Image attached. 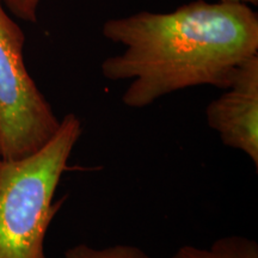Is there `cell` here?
Segmentation results:
<instances>
[{
	"label": "cell",
	"instance_id": "cell-2",
	"mask_svg": "<svg viewBox=\"0 0 258 258\" xmlns=\"http://www.w3.org/2000/svg\"><path fill=\"white\" fill-rule=\"evenodd\" d=\"M82 134V121L70 112L37 152L0 159V258H47V231L63 205L54 198Z\"/></svg>",
	"mask_w": 258,
	"mask_h": 258
},
{
	"label": "cell",
	"instance_id": "cell-7",
	"mask_svg": "<svg viewBox=\"0 0 258 258\" xmlns=\"http://www.w3.org/2000/svg\"><path fill=\"white\" fill-rule=\"evenodd\" d=\"M4 6L16 17L25 22H36L37 8L41 0H3Z\"/></svg>",
	"mask_w": 258,
	"mask_h": 258
},
{
	"label": "cell",
	"instance_id": "cell-8",
	"mask_svg": "<svg viewBox=\"0 0 258 258\" xmlns=\"http://www.w3.org/2000/svg\"><path fill=\"white\" fill-rule=\"evenodd\" d=\"M222 2H232V3H243V4L247 5H254L258 4V0H222Z\"/></svg>",
	"mask_w": 258,
	"mask_h": 258
},
{
	"label": "cell",
	"instance_id": "cell-1",
	"mask_svg": "<svg viewBox=\"0 0 258 258\" xmlns=\"http://www.w3.org/2000/svg\"><path fill=\"white\" fill-rule=\"evenodd\" d=\"M102 32L124 47L101 72L110 82L131 80L122 103L132 109L195 86L227 89L240 64L258 55V16L243 3L194 0L167 14L109 19Z\"/></svg>",
	"mask_w": 258,
	"mask_h": 258
},
{
	"label": "cell",
	"instance_id": "cell-4",
	"mask_svg": "<svg viewBox=\"0 0 258 258\" xmlns=\"http://www.w3.org/2000/svg\"><path fill=\"white\" fill-rule=\"evenodd\" d=\"M206 121L224 146L258 167V55L244 61L231 85L206 108Z\"/></svg>",
	"mask_w": 258,
	"mask_h": 258
},
{
	"label": "cell",
	"instance_id": "cell-6",
	"mask_svg": "<svg viewBox=\"0 0 258 258\" xmlns=\"http://www.w3.org/2000/svg\"><path fill=\"white\" fill-rule=\"evenodd\" d=\"M64 258H152L140 247L128 244L96 249L88 244H77L64 252Z\"/></svg>",
	"mask_w": 258,
	"mask_h": 258
},
{
	"label": "cell",
	"instance_id": "cell-5",
	"mask_svg": "<svg viewBox=\"0 0 258 258\" xmlns=\"http://www.w3.org/2000/svg\"><path fill=\"white\" fill-rule=\"evenodd\" d=\"M171 258H258V244L244 235H227L213 241L209 247L184 245Z\"/></svg>",
	"mask_w": 258,
	"mask_h": 258
},
{
	"label": "cell",
	"instance_id": "cell-3",
	"mask_svg": "<svg viewBox=\"0 0 258 258\" xmlns=\"http://www.w3.org/2000/svg\"><path fill=\"white\" fill-rule=\"evenodd\" d=\"M25 35L0 0V159H22L55 135L61 120L24 62Z\"/></svg>",
	"mask_w": 258,
	"mask_h": 258
}]
</instances>
